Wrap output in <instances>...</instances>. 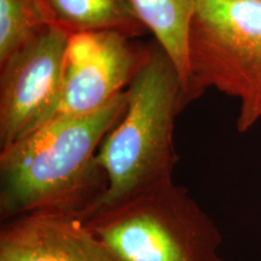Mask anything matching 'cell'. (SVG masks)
I'll return each instance as SVG.
<instances>
[{
  "label": "cell",
  "instance_id": "obj_1",
  "mask_svg": "<svg viewBox=\"0 0 261 261\" xmlns=\"http://www.w3.org/2000/svg\"><path fill=\"white\" fill-rule=\"evenodd\" d=\"M127 107L123 91L86 115L54 117L0 151L2 221L33 213L89 220L107 192L97 152Z\"/></svg>",
  "mask_w": 261,
  "mask_h": 261
},
{
  "label": "cell",
  "instance_id": "obj_2",
  "mask_svg": "<svg viewBox=\"0 0 261 261\" xmlns=\"http://www.w3.org/2000/svg\"><path fill=\"white\" fill-rule=\"evenodd\" d=\"M126 92L125 113L97 152L108 180L97 212L172 181L178 162L174 121L189 102L177 69L161 48L140 61Z\"/></svg>",
  "mask_w": 261,
  "mask_h": 261
},
{
  "label": "cell",
  "instance_id": "obj_3",
  "mask_svg": "<svg viewBox=\"0 0 261 261\" xmlns=\"http://www.w3.org/2000/svg\"><path fill=\"white\" fill-rule=\"evenodd\" d=\"M86 224L115 261H225L217 223L174 180L97 212Z\"/></svg>",
  "mask_w": 261,
  "mask_h": 261
},
{
  "label": "cell",
  "instance_id": "obj_4",
  "mask_svg": "<svg viewBox=\"0 0 261 261\" xmlns=\"http://www.w3.org/2000/svg\"><path fill=\"white\" fill-rule=\"evenodd\" d=\"M188 100L214 87L240 100L236 127L261 120V0H198L189 33Z\"/></svg>",
  "mask_w": 261,
  "mask_h": 261
},
{
  "label": "cell",
  "instance_id": "obj_5",
  "mask_svg": "<svg viewBox=\"0 0 261 261\" xmlns=\"http://www.w3.org/2000/svg\"><path fill=\"white\" fill-rule=\"evenodd\" d=\"M70 32L52 22L2 64L0 149H6L52 116L61 96Z\"/></svg>",
  "mask_w": 261,
  "mask_h": 261
},
{
  "label": "cell",
  "instance_id": "obj_6",
  "mask_svg": "<svg viewBox=\"0 0 261 261\" xmlns=\"http://www.w3.org/2000/svg\"><path fill=\"white\" fill-rule=\"evenodd\" d=\"M140 61L129 46L126 33L113 29L70 33L61 96L48 120L102 109L128 86Z\"/></svg>",
  "mask_w": 261,
  "mask_h": 261
},
{
  "label": "cell",
  "instance_id": "obj_7",
  "mask_svg": "<svg viewBox=\"0 0 261 261\" xmlns=\"http://www.w3.org/2000/svg\"><path fill=\"white\" fill-rule=\"evenodd\" d=\"M0 261H115L86 221L73 215L33 213L4 220Z\"/></svg>",
  "mask_w": 261,
  "mask_h": 261
},
{
  "label": "cell",
  "instance_id": "obj_8",
  "mask_svg": "<svg viewBox=\"0 0 261 261\" xmlns=\"http://www.w3.org/2000/svg\"><path fill=\"white\" fill-rule=\"evenodd\" d=\"M129 3L140 23L154 34L160 48L175 67L187 96L190 75L189 33L198 0H129Z\"/></svg>",
  "mask_w": 261,
  "mask_h": 261
},
{
  "label": "cell",
  "instance_id": "obj_9",
  "mask_svg": "<svg viewBox=\"0 0 261 261\" xmlns=\"http://www.w3.org/2000/svg\"><path fill=\"white\" fill-rule=\"evenodd\" d=\"M45 4L52 19L70 33H130L142 25L129 0H45Z\"/></svg>",
  "mask_w": 261,
  "mask_h": 261
},
{
  "label": "cell",
  "instance_id": "obj_10",
  "mask_svg": "<svg viewBox=\"0 0 261 261\" xmlns=\"http://www.w3.org/2000/svg\"><path fill=\"white\" fill-rule=\"evenodd\" d=\"M52 22L45 0H0V63Z\"/></svg>",
  "mask_w": 261,
  "mask_h": 261
}]
</instances>
